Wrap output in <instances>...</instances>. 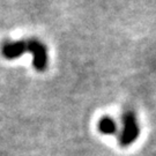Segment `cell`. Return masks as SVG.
I'll use <instances>...</instances> for the list:
<instances>
[{
    "label": "cell",
    "mask_w": 156,
    "mask_h": 156,
    "mask_svg": "<svg viewBox=\"0 0 156 156\" xmlns=\"http://www.w3.org/2000/svg\"><path fill=\"white\" fill-rule=\"evenodd\" d=\"M27 51L33 53V65L36 71L38 72H44L48 67V50L41 41L36 38L27 39Z\"/></svg>",
    "instance_id": "cell-2"
},
{
    "label": "cell",
    "mask_w": 156,
    "mask_h": 156,
    "mask_svg": "<svg viewBox=\"0 0 156 156\" xmlns=\"http://www.w3.org/2000/svg\"><path fill=\"white\" fill-rule=\"evenodd\" d=\"M122 124L123 129L119 135V144L123 147H128L136 140L140 134L139 123L134 111L127 110L124 112L122 116Z\"/></svg>",
    "instance_id": "cell-1"
},
{
    "label": "cell",
    "mask_w": 156,
    "mask_h": 156,
    "mask_svg": "<svg viewBox=\"0 0 156 156\" xmlns=\"http://www.w3.org/2000/svg\"><path fill=\"white\" fill-rule=\"evenodd\" d=\"M98 129L102 134L105 135H112L117 132V124L116 122L109 116L102 117L98 123Z\"/></svg>",
    "instance_id": "cell-3"
}]
</instances>
